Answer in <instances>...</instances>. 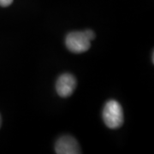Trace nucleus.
<instances>
[{
	"instance_id": "5",
	"label": "nucleus",
	"mask_w": 154,
	"mask_h": 154,
	"mask_svg": "<svg viewBox=\"0 0 154 154\" xmlns=\"http://www.w3.org/2000/svg\"><path fill=\"white\" fill-rule=\"evenodd\" d=\"M12 2H13V0H0V6L7 7V6L11 5Z\"/></svg>"
},
{
	"instance_id": "2",
	"label": "nucleus",
	"mask_w": 154,
	"mask_h": 154,
	"mask_svg": "<svg viewBox=\"0 0 154 154\" xmlns=\"http://www.w3.org/2000/svg\"><path fill=\"white\" fill-rule=\"evenodd\" d=\"M65 44L68 50L71 52L80 54L89 50L91 46V39L85 31L72 32L67 35Z\"/></svg>"
},
{
	"instance_id": "3",
	"label": "nucleus",
	"mask_w": 154,
	"mask_h": 154,
	"mask_svg": "<svg viewBox=\"0 0 154 154\" xmlns=\"http://www.w3.org/2000/svg\"><path fill=\"white\" fill-rule=\"evenodd\" d=\"M76 88V79L71 74H63L59 76L56 83V90L62 98L71 96Z\"/></svg>"
},
{
	"instance_id": "6",
	"label": "nucleus",
	"mask_w": 154,
	"mask_h": 154,
	"mask_svg": "<svg viewBox=\"0 0 154 154\" xmlns=\"http://www.w3.org/2000/svg\"><path fill=\"white\" fill-rule=\"evenodd\" d=\"M1 124H2V118H1V116H0V127H1Z\"/></svg>"
},
{
	"instance_id": "4",
	"label": "nucleus",
	"mask_w": 154,
	"mask_h": 154,
	"mask_svg": "<svg viewBox=\"0 0 154 154\" xmlns=\"http://www.w3.org/2000/svg\"><path fill=\"white\" fill-rule=\"evenodd\" d=\"M55 152L57 154L82 153L78 141L69 135L62 136L57 140L55 145Z\"/></svg>"
},
{
	"instance_id": "1",
	"label": "nucleus",
	"mask_w": 154,
	"mask_h": 154,
	"mask_svg": "<svg viewBox=\"0 0 154 154\" xmlns=\"http://www.w3.org/2000/svg\"><path fill=\"white\" fill-rule=\"evenodd\" d=\"M103 120L109 128L116 129L122 125L124 117L122 105L114 99L109 100L103 110Z\"/></svg>"
}]
</instances>
